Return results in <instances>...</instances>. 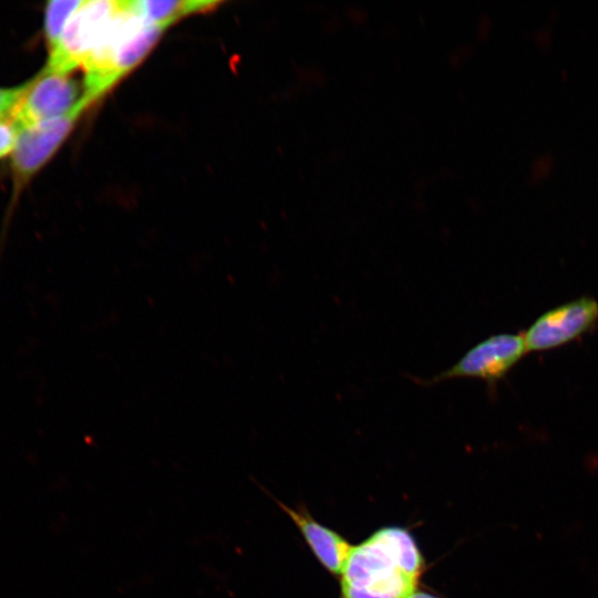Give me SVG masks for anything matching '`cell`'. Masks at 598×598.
Instances as JSON below:
<instances>
[{"label": "cell", "instance_id": "obj_7", "mask_svg": "<svg viewBox=\"0 0 598 598\" xmlns=\"http://www.w3.org/2000/svg\"><path fill=\"white\" fill-rule=\"evenodd\" d=\"M290 517L318 561L333 576H340L353 548L336 530L316 520L306 506L289 507L260 487Z\"/></svg>", "mask_w": 598, "mask_h": 598}, {"label": "cell", "instance_id": "obj_6", "mask_svg": "<svg viewBox=\"0 0 598 598\" xmlns=\"http://www.w3.org/2000/svg\"><path fill=\"white\" fill-rule=\"evenodd\" d=\"M598 322V301L585 296L559 305L539 316L523 332L528 352L561 347Z\"/></svg>", "mask_w": 598, "mask_h": 598}, {"label": "cell", "instance_id": "obj_3", "mask_svg": "<svg viewBox=\"0 0 598 598\" xmlns=\"http://www.w3.org/2000/svg\"><path fill=\"white\" fill-rule=\"evenodd\" d=\"M93 104L85 96L65 115L47 121L19 132L11 154V173L14 196L30 183L41 168L52 158L65 138L71 134L83 112Z\"/></svg>", "mask_w": 598, "mask_h": 598}, {"label": "cell", "instance_id": "obj_5", "mask_svg": "<svg viewBox=\"0 0 598 598\" xmlns=\"http://www.w3.org/2000/svg\"><path fill=\"white\" fill-rule=\"evenodd\" d=\"M122 1L84 0L69 20L58 47L45 65L66 72L81 69Z\"/></svg>", "mask_w": 598, "mask_h": 598}, {"label": "cell", "instance_id": "obj_1", "mask_svg": "<svg viewBox=\"0 0 598 598\" xmlns=\"http://www.w3.org/2000/svg\"><path fill=\"white\" fill-rule=\"evenodd\" d=\"M424 570L413 534L384 526L353 546L340 575V598H405L417 588Z\"/></svg>", "mask_w": 598, "mask_h": 598}, {"label": "cell", "instance_id": "obj_9", "mask_svg": "<svg viewBox=\"0 0 598 598\" xmlns=\"http://www.w3.org/2000/svg\"><path fill=\"white\" fill-rule=\"evenodd\" d=\"M218 1H131L133 9L147 22L169 27L175 21L195 13L207 12L218 7Z\"/></svg>", "mask_w": 598, "mask_h": 598}, {"label": "cell", "instance_id": "obj_12", "mask_svg": "<svg viewBox=\"0 0 598 598\" xmlns=\"http://www.w3.org/2000/svg\"><path fill=\"white\" fill-rule=\"evenodd\" d=\"M19 132L12 117L0 118V159L13 153Z\"/></svg>", "mask_w": 598, "mask_h": 598}, {"label": "cell", "instance_id": "obj_13", "mask_svg": "<svg viewBox=\"0 0 598 598\" xmlns=\"http://www.w3.org/2000/svg\"><path fill=\"white\" fill-rule=\"evenodd\" d=\"M405 598H442L440 597L439 595H435V594H432L430 591H426V590H422V589H415L414 591H412L408 597Z\"/></svg>", "mask_w": 598, "mask_h": 598}, {"label": "cell", "instance_id": "obj_4", "mask_svg": "<svg viewBox=\"0 0 598 598\" xmlns=\"http://www.w3.org/2000/svg\"><path fill=\"white\" fill-rule=\"evenodd\" d=\"M85 86L73 72L45 65L29 80V86L12 118L19 131L61 117L72 111L84 97Z\"/></svg>", "mask_w": 598, "mask_h": 598}, {"label": "cell", "instance_id": "obj_8", "mask_svg": "<svg viewBox=\"0 0 598 598\" xmlns=\"http://www.w3.org/2000/svg\"><path fill=\"white\" fill-rule=\"evenodd\" d=\"M166 29L167 27L147 22L122 43L104 78V93L145 59Z\"/></svg>", "mask_w": 598, "mask_h": 598}, {"label": "cell", "instance_id": "obj_10", "mask_svg": "<svg viewBox=\"0 0 598 598\" xmlns=\"http://www.w3.org/2000/svg\"><path fill=\"white\" fill-rule=\"evenodd\" d=\"M82 2V0H55L47 3L44 11V37L49 53L58 47L69 20Z\"/></svg>", "mask_w": 598, "mask_h": 598}, {"label": "cell", "instance_id": "obj_2", "mask_svg": "<svg viewBox=\"0 0 598 598\" xmlns=\"http://www.w3.org/2000/svg\"><path fill=\"white\" fill-rule=\"evenodd\" d=\"M527 352L523 332L492 334L471 347L450 368L420 379L419 383L430 386L453 379H476L494 389Z\"/></svg>", "mask_w": 598, "mask_h": 598}, {"label": "cell", "instance_id": "obj_11", "mask_svg": "<svg viewBox=\"0 0 598 598\" xmlns=\"http://www.w3.org/2000/svg\"><path fill=\"white\" fill-rule=\"evenodd\" d=\"M28 86L29 81L16 86H0V118L13 116Z\"/></svg>", "mask_w": 598, "mask_h": 598}]
</instances>
